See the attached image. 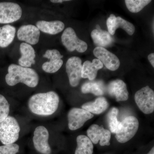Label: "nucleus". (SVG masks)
<instances>
[{
    "instance_id": "1",
    "label": "nucleus",
    "mask_w": 154,
    "mask_h": 154,
    "mask_svg": "<svg viewBox=\"0 0 154 154\" xmlns=\"http://www.w3.org/2000/svg\"><path fill=\"white\" fill-rule=\"evenodd\" d=\"M59 102L58 94L51 91L33 95L28 100V106L29 110L34 114L47 116L55 113Z\"/></svg>"
},
{
    "instance_id": "2",
    "label": "nucleus",
    "mask_w": 154,
    "mask_h": 154,
    "mask_svg": "<svg viewBox=\"0 0 154 154\" xmlns=\"http://www.w3.org/2000/svg\"><path fill=\"white\" fill-rule=\"evenodd\" d=\"M5 80L7 84L10 86L22 83L30 88H33L38 85L39 77L33 69L11 64L8 68Z\"/></svg>"
},
{
    "instance_id": "3",
    "label": "nucleus",
    "mask_w": 154,
    "mask_h": 154,
    "mask_svg": "<svg viewBox=\"0 0 154 154\" xmlns=\"http://www.w3.org/2000/svg\"><path fill=\"white\" fill-rule=\"evenodd\" d=\"M20 131L17 119L8 116L0 122V140L4 145L14 143L19 139Z\"/></svg>"
},
{
    "instance_id": "4",
    "label": "nucleus",
    "mask_w": 154,
    "mask_h": 154,
    "mask_svg": "<svg viewBox=\"0 0 154 154\" xmlns=\"http://www.w3.org/2000/svg\"><path fill=\"white\" fill-rule=\"evenodd\" d=\"M138 120L134 116H128L119 122L116 131L115 137L120 143H125L134 136L139 128Z\"/></svg>"
},
{
    "instance_id": "5",
    "label": "nucleus",
    "mask_w": 154,
    "mask_h": 154,
    "mask_svg": "<svg viewBox=\"0 0 154 154\" xmlns=\"http://www.w3.org/2000/svg\"><path fill=\"white\" fill-rule=\"evenodd\" d=\"M134 100L141 111L146 114H151L154 110V92L148 86L138 91Z\"/></svg>"
},
{
    "instance_id": "6",
    "label": "nucleus",
    "mask_w": 154,
    "mask_h": 154,
    "mask_svg": "<svg viewBox=\"0 0 154 154\" xmlns=\"http://www.w3.org/2000/svg\"><path fill=\"white\" fill-rule=\"evenodd\" d=\"M63 45L69 51L76 50L80 53L85 52L88 49V44L77 36L74 30L71 27L66 28L61 36Z\"/></svg>"
},
{
    "instance_id": "7",
    "label": "nucleus",
    "mask_w": 154,
    "mask_h": 154,
    "mask_svg": "<svg viewBox=\"0 0 154 154\" xmlns=\"http://www.w3.org/2000/svg\"><path fill=\"white\" fill-rule=\"evenodd\" d=\"M22 9L17 3L0 2V23L8 24L18 21L22 17Z\"/></svg>"
},
{
    "instance_id": "8",
    "label": "nucleus",
    "mask_w": 154,
    "mask_h": 154,
    "mask_svg": "<svg viewBox=\"0 0 154 154\" xmlns=\"http://www.w3.org/2000/svg\"><path fill=\"white\" fill-rule=\"evenodd\" d=\"M67 116L69 129L75 131L82 127L94 115L82 108L74 107L69 111Z\"/></svg>"
},
{
    "instance_id": "9",
    "label": "nucleus",
    "mask_w": 154,
    "mask_h": 154,
    "mask_svg": "<svg viewBox=\"0 0 154 154\" xmlns=\"http://www.w3.org/2000/svg\"><path fill=\"white\" fill-rule=\"evenodd\" d=\"M48 130L44 126L40 125L35 128L33 138V145L36 151L42 154H51V149L49 143Z\"/></svg>"
},
{
    "instance_id": "10",
    "label": "nucleus",
    "mask_w": 154,
    "mask_h": 154,
    "mask_svg": "<svg viewBox=\"0 0 154 154\" xmlns=\"http://www.w3.org/2000/svg\"><path fill=\"white\" fill-rule=\"evenodd\" d=\"M82 60L78 57H72L66 64V72L70 85L72 87L79 85L82 79Z\"/></svg>"
},
{
    "instance_id": "11",
    "label": "nucleus",
    "mask_w": 154,
    "mask_h": 154,
    "mask_svg": "<svg viewBox=\"0 0 154 154\" xmlns=\"http://www.w3.org/2000/svg\"><path fill=\"white\" fill-rule=\"evenodd\" d=\"M88 137L93 143L96 144L100 141L101 146H109L111 138V132L108 130L98 125L93 124L87 130Z\"/></svg>"
},
{
    "instance_id": "12",
    "label": "nucleus",
    "mask_w": 154,
    "mask_h": 154,
    "mask_svg": "<svg viewBox=\"0 0 154 154\" xmlns=\"http://www.w3.org/2000/svg\"><path fill=\"white\" fill-rule=\"evenodd\" d=\"M94 54L111 71L117 70L120 66V62L118 57L105 48L96 47L94 48Z\"/></svg>"
},
{
    "instance_id": "13",
    "label": "nucleus",
    "mask_w": 154,
    "mask_h": 154,
    "mask_svg": "<svg viewBox=\"0 0 154 154\" xmlns=\"http://www.w3.org/2000/svg\"><path fill=\"white\" fill-rule=\"evenodd\" d=\"M43 57L49 60L43 64L42 69L45 72L48 73H54L57 72L63 64L61 55L59 51L57 49L47 50L43 55Z\"/></svg>"
},
{
    "instance_id": "14",
    "label": "nucleus",
    "mask_w": 154,
    "mask_h": 154,
    "mask_svg": "<svg viewBox=\"0 0 154 154\" xmlns=\"http://www.w3.org/2000/svg\"><path fill=\"white\" fill-rule=\"evenodd\" d=\"M107 25L108 33L111 35L115 34L117 28H121L128 35H132L134 33L135 28L132 23L120 17H116L111 14L107 20Z\"/></svg>"
},
{
    "instance_id": "15",
    "label": "nucleus",
    "mask_w": 154,
    "mask_h": 154,
    "mask_svg": "<svg viewBox=\"0 0 154 154\" xmlns=\"http://www.w3.org/2000/svg\"><path fill=\"white\" fill-rule=\"evenodd\" d=\"M40 35V30L32 25H22L17 32V37L19 40L30 45H35L38 43Z\"/></svg>"
},
{
    "instance_id": "16",
    "label": "nucleus",
    "mask_w": 154,
    "mask_h": 154,
    "mask_svg": "<svg viewBox=\"0 0 154 154\" xmlns=\"http://www.w3.org/2000/svg\"><path fill=\"white\" fill-rule=\"evenodd\" d=\"M107 91L110 96L115 97L117 102L125 101L128 99V93L126 84L122 80L116 79L110 82Z\"/></svg>"
},
{
    "instance_id": "17",
    "label": "nucleus",
    "mask_w": 154,
    "mask_h": 154,
    "mask_svg": "<svg viewBox=\"0 0 154 154\" xmlns=\"http://www.w3.org/2000/svg\"><path fill=\"white\" fill-rule=\"evenodd\" d=\"M20 51L21 57L18 60L19 65L25 67L30 68L36 63V54L33 47L30 44L22 42L20 44Z\"/></svg>"
},
{
    "instance_id": "18",
    "label": "nucleus",
    "mask_w": 154,
    "mask_h": 154,
    "mask_svg": "<svg viewBox=\"0 0 154 154\" xmlns=\"http://www.w3.org/2000/svg\"><path fill=\"white\" fill-rule=\"evenodd\" d=\"M103 64L98 59H94L92 62L86 61L82 65V78L93 81L96 79L98 70L103 67Z\"/></svg>"
},
{
    "instance_id": "19",
    "label": "nucleus",
    "mask_w": 154,
    "mask_h": 154,
    "mask_svg": "<svg viewBox=\"0 0 154 154\" xmlns=\"http://www.w3.org/2000/svg\"><path fill=\"white\" fill-rule=\"evenodd\" d=\"M36 27L43 33L55 35L63 30L65 25L63 22L58 20L50 22L41 20L37 22Z\"/></svg>"
},
{
    "instance_id": "20",
    "label": "nucleus",
    "mask_w": 154,
    "mask_h": 154,
    "mask_svg": "<svg viewBox=\"0 0 154 154\" xmlns=\"http://www.w3.org/2000/svg\"><path fill=\"white\" fill-rule=\"evenodd\" d=\"M109 104L105 97L100 96L94 102H87L83 104L82 108L92 114H99L105 112Z\"/></svg>"
},
{
    "instance_id": "21",
    "label": "nucleus",
    "mask_w": 154,
    "mask_h": 154,
    "mask_svg": "<svg viewBox=\"0 0 154 154\" xmlns=\"http://www.w3.org/2000/svg\"><path fill=\"white\" fill-rule=\"evenodd\" d=\"M91 36L97 47L104 48L112 44L113 38L108 32L100 28L94 29L91 33Z\"/></svg>"
},
{
    "instance_id": "22",
    "label": "nucleus",
    "mask_w": 154,
    "mask_h": 154,
    "mask_svg": "<svg viewBox=\"0 0 154 154\" xmlns=\"http://www.w3.org/2000/svg\"><path fill=\"white\" fill-rule=\"evenodd\" d=\"M16 29L14 26L7 25L0 27V47L8 46L14 41Z\"/></svg>"
},
{
    "instance_id": "23",
    "label": "nucleus",
    "mask_w": 154,
    "mask_h": 154,
    "mask_svg": "<svg viewBox=\"0 0 154 154\" xmlns=\"http://www.w3.org/2000/svg\"><path fill=\"white\" fill-rule=\"evenodd\" d=\"M77 146L75 154H92L94 152L93 143L88 136L80 135L76 139Z\"/></svg>"
},
{
    "instance_id": "24",
    "label": "nucleus",
    "mask_w": 154,
    "mask_h": 154,
    "mask_svg": "<svg viewBox=\"0 0 154 154\" xmlns=\"http://www.w3.org/2000/svg\"><path fill=\"white\" fill-rule=\"evenodd\" d=\"M81 91L83 94L91 93L96 96H101L104 94L101 84L97 82H89L84 83Z\"/></svg>"
},
{
    "instance_id": "25",
    "label": "nucleus",
    "mask_w": 154,
    "mask_h": 154,
    "mask_svg": "<svg viewBox=\"0 0 154 154\" xmlns=\"http://www.w3.org/2000/svg\"><path fill=\"white\" fill-rule=\"evenodd\" d=\"M151 0H125L127 8L132 13H137L149 5Z\"/></svg>"
},
{
    "instance_id": "26",
    "label": "nucleus",
    "mask_w": 154,
    "mask_h": 154,
    "mask_svg": "<svg viewBox=\"0 0 154 154\" xmlns=\"http://www.w3.org/2000/svg\"><path fill=\"white\" fill-rule=\"evenodd\" d=\"M119 113L118 108L113 107L111 108L107 116V119L110 132L115 133L119 122L117 119Z\"/></svg>"
},
{
    "instance_id": "27",
    "label": "nucleus",
    "mask_w": 154,
    "mask_h": 154,
    "mask_svg": "<svg viewBox=\"0 0 154 154\" xmlns=\"http://www.w3.org/2000/svg\"><path fill=\"white\" fill-rule=\"evenodd\" d=\"M10 105L5 97L0 94V122L8 116Z\"/></svg>"
},
{
    "instance_id": "28",
    "label": "nucleus",
    "mask_w": 154,
    "mask_h": 154,
    "mask_svg": "<svg viewBox=\"0 0 154 154\" xmlns=\"http://www.w3.org/2000/svg\"><path fill=\"white\" fill-rule=\"evenodd\" d=\"M19 146L16 143L0 146V154H17L19 152Z\"/></svg>"
},
{
    "instance_id": "29",
    "label": "nucleus",
    "mask_w": 154,
    "mask_h": 154,
    "mask_svg": "<svg viewBox=\"0 0 154 154\" xmlns=\"http://www.w3.org/2000/svg\"><path fill=\"white\" fill-rule=\"evenodd\" d=\"M148 59L149 61L150 62L152 66L153 67H154V54L153 53L149 54L148 56Z\"/></svg>"
},
{
    "instance_id": "30",
    "label": "nucleus",
    "mask_w": 154,
    "mask_h": 154,
    "mask_svg": "<svg viewBox=\"0 0 154 154\" xmlns=\"http://www.w3.org/2000/svg\"><path fill=\"white\" fill-rule=\"evenodd\" d=\"M69 0H51L50 2L53 3H63L64 2H68Z\"/></svg>"
},
{
    "instance_id": "31",
    "label": "nucleus",
    "mask_w": 154,
    "mask_h": 154,
    "mask_svg": "<svg viewBox=\"0 0 154 154\" xmlns=\"http://www.w3.org/2000/svg\"><path fill=\"white\" fill-rule=\"evenodd\" d=\"M147 154H154V147H153L148 153Z\"/></svg>"
}]
</instances>
